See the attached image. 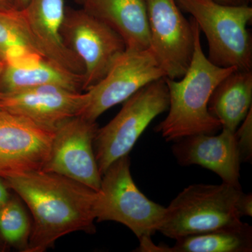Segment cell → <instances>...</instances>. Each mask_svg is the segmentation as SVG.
Here are the masks:
<instances>
[{"instance_id": "6da1fadb", "label": "cell", "mask_w": 252, "mask_h": 252, "mask_svg": "<svg viewBox=\"0 0 252 252\" xmlns=\"http://www.w3.org/2000/svg\"><path fill=\"white\" fill-rule=\"evenodd\" d=\"M4 180V179H3ZM28 205L33 225L25 252H44L77 231L94 233L97 191L64 176L38 170L4 179Z\"/></svg>"}, {"instance_id": "7a4b0ae2", "label": "cell", "mask_w": 252, "mask_h": 252, "mask_svg": "<svg viewBox=\"0 0 252 252\" xmlns=\"http://www.w3.org/2000/svg\"><path fill=\"white\" fill-rule=\"evenodd\" d=\"M190 21L194 32L191 61L181 79L165 78L169 112L155 129L167 142L198 134L212 135L221 129L220 122L209 112V99L219 83L237 69L219 67L210 62L202 49L198 24L193 18Z\"/></svg>"}, {"instance_id": "3957f363", "label": "cell", "mask_w": 252, "mask_h": 252, "mask_svg": "<svg viewBox=\"0 0 252 252\" xmlns=\"http://www.w3.org/2000/svg\"><path fill=\"white\" fill-rule=\"evenodd\" d=\"M242 193L241 187L224 182L189 186L165 207L158 231L177 240L240 223L237 203Z\"/></svg>"}, {"instance_id": "277c9868", "label": "cell", "mask_w": 252, "mask_h": 252, "mask_svg": "<svg viewBox=\"0 0 252 252\" xmlns=\"http://www.w3.org/2000/svg\"><path fill=\"white\" fill-rule=\"evenodd\" d=\"M175 1L206 36L210 62L220 67L252 70V41L247 28L252 20L250 5L230 6L214 0Z\"/></svg>"}, {"instance_id": "5b68a950", "label": "cell", "mask_w": 252, "mask_h": 252, "mask_svg": "<svg viewBox=\"0 0 252 252\" xmlns=\"http://www.w3.org/2000/svg\"><path fill=\"white\" fill-rule=\"evenodd\" d=\"M165 207L147 198L137 188L130 172L128 155L118 159L102 175L94 204L97 221H116L139 238L151 237L158 230Z\"/></svg>"}, {"instance_id": "8992f818", "label": "cell", "mask_w": 252, "mask_h": 252, "mask_svg": "<svg viewBox=\"0 0 252 252\" xmlns=\"http://www.w3.org/2000/svg\"><path fill=\"white\" fill-rule=\"evenodd\" d=\"M169 107L165 78L144 86L124 102L117 116L98 128L94 152L101 175L118 159L128 155L151 122Z\"/></svg>"}, {"instance_id": "52a82bcc", "label": "cell", "mask_w": 252, "mask_h": 252, "mask_svg": "<svg viewBox=\"0 0 252 252\" xmlns=\"http://www.w3.org/2000/svg\"><path fill=\"white\" fill-rule=\"evenodd\" d=\"M61 34L84 66V91L100 81L127 49L117 32L84 7L66 8Z\"/></svg>"}, {"instance_id": "ba28073f", "label": "cell", "mask_w": 252, "mask_h": 252, "mask_svg": "<svg viewBox=\"0 0 252 252\" xmlns=\"http://www.w3.org/2000/svg\"><path fill=\"white\" fill-rule=\"evenodd\" d=\"M165 78L151 49H126L107 74L85 91V107L80 114L96 122L104 112L125 102L144 86Z\"/></svg>"}, {"instance_id": "9c48e42d", "label": "cell", "mask_w": 252, "mask_h": 252, "mask_svg": "<svg viewBox=\"0 0 252 252\" xmlns=\"http://www.w3.org/2000/svg\"><path fill=\"white\" fill-rule=\"evenodd\" d=\"M147 6L150 49L165 74L180 79L189 67L194 49L190 21L181 12L175 0H144Z\"/></svg>"}, {"instance_id": "30bf717a", "label": "cell", "mask_w": 252, "mask_h": 252, "mask_svg": "<svg viewBox=\"0 0 252 252\" xmlns=\"http://www.w3.org/2000/svg\"><path fill=\"white\" fill-rule=\"evenodd\" d=\"M98 126L77 116L59 126L43 171L54 172L98 191L102 175L94 152Z\"/></svg>"}, {"instance_id": "8fae6325", "label": "cell", "mask_w": 252, "mask_h": 252, "mask_svg": "<svg viewBox=\"0 0 252 252\" xmlns=\"http://www.w3.org/2000/svg\"><path fill=\"white\" fill-rule=\"evenodd\" d=\"M56 130L0 109V177L42 170Z\"/></svg>"}, {"instance_id": "7c38bea8", "label": "cell", "mask_w": 252, "mask_h": 252, "mask_svg": "<svg viewBox=\"0 0 252 252\" xmlns=\"http://www.w3.org/2000/svg\"><path fill=\"white\" fill-rule=\"evenodd\" d=\"M85 91H74L59 86H43L0 92V109L22 116L51 130L80 116L85 107Z\"/></svg>"}, {"instance_id": "4fadbf2b", "label": "cell", "mask_w": 252, "mask_h": 252, "mask_svg": "<svg viewBox=\"0 0 252 252\" xmlns=\"http://www.w3.org/2000/svg\"><path fill=\"white\" fill-rule=\"evenodd\" d=\"M198 134L175 141L172 154L182 166L196 165L216 173L223 182L240 187V161L235 132Z\"/></svg>"}, {"instance_id": "5bb4252c", "label": "cell", "mask_w": 252, "mask_h": 252, "mask_svg": "<svg viewBox=\"0 0 252 252\" xmlns=\"http://www.w3.org/2000/svg\"><path fill=\"white\" fill-rule=\"evenodd\" d=\"M65 10L64 0H29L23 9L32 35L44 58L84 75L82 63L68 49L61 34Z\"/></svg>"}, {"instance_id": "9a60e30c", "label": "cell", "mask_w": 252, "mask_h": 252, "mask_svg": "<svg viewBox=\"0 0 252 252\" xmlns=\"http://www.w3.org/2000/svg\"><path fill=\"white\" fill-rule=\"evenodd\" d=\"M83 7L117 32L127 49H150L144 0H89Z\"/></svg>"}, {"instance_id": "2e32d148", "label": "cell", "mask_w": 252, "mask_h": 252, "mask_svg": "<svg viewBox=\"0 0 252 252\" xmlns=\"http://www.w3.org/2000/svg\"><path fill=\"white\" fill-rule=\"evenodd\" d=\"M52 86L82 91L84 75L68 71L41 57L5 63L0 74L1 93Z\"/></svg>"}, {"instance_id": "e0dca14e", "label": "cell", "mask_w": 252, "mask_h": 252, "mask_svg": "<svg viewBox=\"0 0 252 252\" xmlns=\"http://www.w3.org/2000/svg\"><path fill=\"white\" fill-rule=\"evenodd\" d=\"M252 103V72L230 73L219 83L208 102V110L221 129L235 132L248 116Z\"/></svg>"}, {"instance_id": "ac0fdd59", "label": "cell", "mask_w": 252, "mask_h": 252, "mask_svg": "<svg viewBox=\"0 0 252 252\" xmlns=\"http://www.w3.org/2000/svg\"><path fill=\"white\" fill-rule=\"evenodd\" d=\"M174 246L154 245V252H251L252 227L243 221L177 239Z\"/></svg>"}, {"instance_id": "d6986e66", "label": "cell", "mask_w": 252, "mask_h": 252, "mask_svg": "<svg viewBox=\"0 0 252 252\" xmlns=\"http://www.w3.org/2000/svg\"><path fill=\"white\" fill-rule=\"evenodd\" d=\"M0 57L5 63L44 58L32 35L23 9H0Z\"/></svg>"}, {"instance_id": "ffe728a7", "label": "cell", "mask_w": 252, "mask_h": 252, "mask_svg": "<svg viewBox=\"0 0 252 252\" xmlns=\"http://www.w3.org/2000/svg\"><path fill=\"white\" fill-rule=\"evenodd\" d=\"M32 227L21 203L10 198L0 207V238L7 245L23 249L27 247Z\"/></svg>"}, {"instance_id": "44dd1931", "label": "cell", "mask_w": 252, "mask_h": 252, "mask_svg": "<svg viewBox=\"0 0 252 252\" xmlns=\"http://www.w3.org/2000/svg\"><path fill=\"white\" fill-rule=\"evenodd\" d=\"M252 109L235 132L240 161L250 162L252 157Z\"/></svg>"}, {"instance_id": "7402d4cb", "label": "cell", "mask_w": 252, "mask_h": 252, "mask_svg": "<svg viewBox=\"0 0 252 252\" xmlns=\"http://www.w3.org/2000/svg\"><path fill=\"white\" fill-rule=\"evenodd\" d=\"M237 207L240 217H252V193L240 194Z\"/></svg>"}, {"instance_id": "603a6c76", "label": "cell", "mask_w": 252, "mask_h": 252, "mask_svg": "<svg viewBox=\"0 0 252 252\" xmlns=\"http://www.w3.org/2000/svg\"><path fill=\"white\" fill-rule=\"evenodd\" d=\"M10 198L9 187L5 183L4 180L0 177V207L7 203Z\"/></svg>"}, {"instance_id": "cb8c5ba5", "label": "cell", "mask_w": 252, "mask_h": 252, "mask_svg": "<svg viewBox=\"0 0 252 252\" xmlns=\"http://www.w3.org/2000/svg\"><path fill=\"white\" fill-rule=\"evenodd\" d=\"M217 2L230 6H247L250 5L251 0H214Z\"/></svg>"}, {"instance_id": "d4e9b609", "label": "cell", "mask_w": 252, "mask_h": 252, "mask_svg": "<svg viewBox=\"0 0 252 252\" xmlns=\"http://www.w3.org/2000/svg\"><path fill=\"white\" fill-rule=\"evenodd\" d=\"M18 9L16 0H0V9Z\"/></svg>"}, {"instance_id": "484cf974", "label": "cell", "mask_w": 252, "mask_h": 252, "mask_svg": "<svg viewBox=\"0 0 252 252\" xmlns=\"http://www.w3.org/2000/svg\"><path fill=\"white\" fill-rule=\"evenodd\" d=\"M17 1L18 8L19 9H23L27 6L29 0H16Z\"/></svg>"}, {"instance_id": "4316f807", "label": "cell", "mask_w": 252, "mask_h": 252, "mask_svg": "<svg viewBox=\"0 0 252 252\" xmlns=\"http://www.w3.org/2000/svg\"><path fill=\"white\" fill-rule=\"evenodd\" d=\"M5 63L4 61H3V59L0 57V74H1V72H2L3 69L4 67Z\"/></svg>"}, {"instance_id": "83f0119b", "label": "cell", "mask_w": 252, "mask_h": 252, "mask_svg": "<svg viewBox=\"0 0 252 252\" xmlns=\"http://www.w3.org/2000/svg\"><path fill=\"white\" fill-rule=\"evenodd\" d=\"M79 3H81V4L84 5L86 2H87L89 0H77Z\"/></svg>"}, {"instance_id": "f1b7e54d", "label": "cell", "mask_w": 252, "mask_h": 252, "mask_svg": "<svg viewBox=\"0 0 252 252\" xmlns=\"http://www.w3.org/2000/svg\"><path fill=\"white\" fill-rule=\"evenodd\" d=\"M3 249H4V245L1 243V239L0 238V250H3Z\"/></svg>"}]
</instances>
